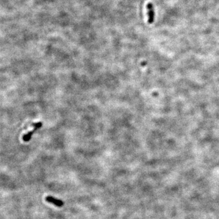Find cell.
Listing matches in <instances>:
<instances>
[{
	"mask_svg": "<svg viewBox=\"0 0 219 219\" xmlns=\"http://www.w3.org/2000/svg\"><path fill=\"white\" fill-rule=\"evenodd\" d=\"M147 14H148V23L149 24H152L154 21L155 18V12L153 4L149 3L147 5Z\"/></svg>",
	"mask_w": 219,
	"mask_h": 219,
	"instance_id": "cell-2",
	"label": "cell"
},
{
	"mask_svg": "<svg viewBox=\"0 0 219 219\" xmlns=\"http://www.w3.org/2000/svg\"><path fill=\"white\" fill-rule=\"evenodd\" d=\"M46 201L54 204L56 206H58V207H61L63 206L64 204V203L61 201V200L59 199H57L51 196H48L46 197Z\"/></svg>",
	"mask_w": 219,
	"mask_h": 219,
	"instance_id": "cell-3",
	"label": "cell"
},
{
	"mask_svg": "<svg viewBox=\"0 0 219 219\" xmlns=\"http://www.w3.org/2000/svg\"><path fill=\"white\" fill-rule=\"evenodd\" d=\"M32 126L34 127V128L32 130L30 131H28V132L27 133L24 134L23 136V141H24V142H28L31 139V137H32V135L35 132V131L37 130H39V128H40L42 127V123L41 122H36V123H34V124H32Z\"/></svg>",
	"mask_w": 219,
	"mask_h": 219,
	"instance_id": "cell-1",
	"label": "cell"
}]
</instances>
